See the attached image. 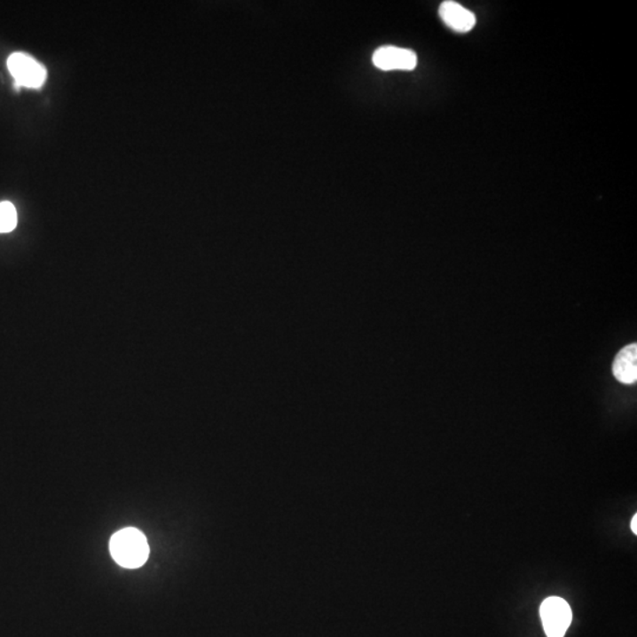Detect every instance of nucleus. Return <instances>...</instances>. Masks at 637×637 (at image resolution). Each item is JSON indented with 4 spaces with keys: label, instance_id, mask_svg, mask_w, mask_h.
<instances>
[{
    "label": "nucleus",
    "instance_id": "obj_2",
    "mask_svg": "<svg viewBox=\"0 0 637 637\" xmlns=\"http://www.w3.org/2000/svg\"><path fill=\"white\" fill-rule=\"evenodd\" d=\"M7 67L20 87L41 88L48 76L45 67L41 63L23 52L11 55L7 59Z\"/></svg>",
    "mask_w": 637,
    "mask_h": 637
},
{
    "label": "nucleus",
    "instance_id": "obj_5",
    "mask_svg": "<svg viewBox=\"0 0 637 637\" xmlns=\"http://www.w3.org/2000/svg\"><path fill=\"white\" fill-rule=\"evenodd\" d=\"M439 16L447 28L460 34L471 31L476 27L475 14L452 0L442 3L439 7Z\"/></svg>",
    "mask_w": 637,
    "mask_h": 637
},
{
    "label": "nucleus",
    "instance_id": "obj_1",
    "mask_svg": "<svg viewBox=\"0 0 637 637\" xmlns=\"http://www.w3.org/2000/svg\"><path fill=\"white\" fill-rule=\"evenodd\" d=\"M110 553L121 567L139 568L148 561V540L138 529L125 528L111 537Z\"/></svg>",
    "mask_w": 637,
    "mask_h": 637
},
{
    "label": "nucleus",
    "instance_id": "obj_3",
    "mask_svg": "<svg viewBox=\"0 0 637 637\" xmlns=\"http://www.w3.org/2000/svg\"><path fill=\"white\" fill-rule=\"evenodd\" d=\"M540 618L547 637H564L572 621L571 608L561 597H549L540 606Z\"/></svg>",
    "mask_w": 637,
    "mask_h": 637
},
{
    "label": "nucleus",
    "instance_id": "obj_6",
    "mask_svg": "<svg viewBox=\"0 0 637 637\" xmlns=\"http://www.w3.org/2000/svg\"><path fill=\"white\" fill-rule=\"evenodd\" d=\"M613 374L622 384H634L637 379L636 343H632L618 352L614 360Z\"/></svg>",
    "mask_w": 637,
    "mask_h": 637
},
{
    "label": "nucleus",
    "instance_id": "obj_4",
    "mask_svg": "<svg viewBox=\"0 0 637 637\" xmlns=\"http://www.w3.org/2000/svg\"><path fill=\"white\" fill-rule=\"evenodd\" d=\"M372 62L378 69L384 71L416 69L418 59L411 50L397 48V46H381L375 50Z\"/></svg>",
    "mask_w": 637,
    "mask_h": 637
},
{
    "label": "nucleus",
    "instance_id": "obj_7",
    "mask_svg": "<svg viewBox=\"0 0 637 637\" xmlns=\"http://www.w3.org/2000/svg\"><path fill=\"white\" fill-rule=\"evenodd\" d=\"M17 225V210L11 202L0 203V232H12Z\"/></svg>",
    "mask_w": 637,
    "mask_h": 637
},
{
    "label": "nucleus",
    "instance_id": "obj_8",
    "mask_svg": "<svg viewBox=\"0 0 637 637\" xmlns=\"http://www.w3.org/2000/svg\"><path fill=\"white\" fill-rule=\"evenodd\" d=\"M632 531H633V532L637 533V516H636V515L634 517H633V520H632Z\"/></svg>",
    "mask_w": 637,
    "mask_h": 637
}]
</instances>
